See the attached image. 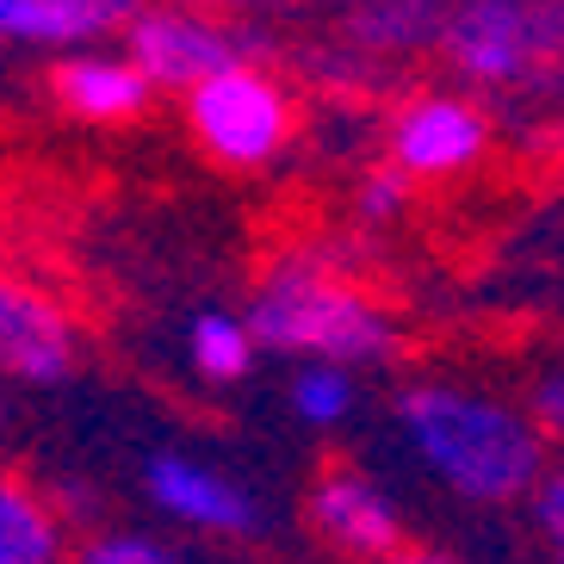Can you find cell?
I'll use <instances>...</instances> for the list:
<instances>
[{"mask_svg":"<svg viewBox=\"0 0 564 564\" xmlns=\"http://www.w3.org/2000/svg\"><path fill=\"white\" fill-rule=\"evenodd\" d=\"M540 415H546L552 429L564 434V372H558V379H546V384H540Z\"/></svg>","mask_w":564,"mask_h":564,"instance_id":"obj_20","label":"cell"},{"mask_svg":"<svg viewBox=\"0 0 564 564\" xmlns=\"http://www.w3.org/2000/svg\"><path fill=\"white\" fill-rule=\"evenodd\" d=\"M447 19L453 0H348L341 32L360 51H415V44H441Z\"/></svg>","mask_w":564,"mask_h":564,"instance_id":"obj_13","label":"cell"},{"mask_svg":"<svg viewBox=\"0 0 564 564\" xmlns=\"http://www.w3.org/2000/svg\"><path fill=\"white\" fill-rule=\"evenodd\" d=\"M354 398H360V391H354L348 366L311 360V366H299V372H292V415H299L304 429H335V422H348Z\"/></svg>","mask_w":564,"mask_h":564,"instance_id":"obj_15","label":"cell"},{"mask_svg":"<svg viewBox=\"0 0 564 564\" xmlns=\"http://www.w3.org/2000/svg\"><path fill=\"white\" fill-rule=\"evenodd\" d=\"M51 94L63 100V112H75L82 124H131L150 106L155 87L143 82V68L124 51H75L56 63Z\"/></svg>","mask_w":564,"mask_h":564,"instance_id":"obj_11","label":"cell"},{"mask_svg":"<svg viewBox=\"0 0 564 564\" xmlns=\"http://www.w3.org/2000/svg\"><path fill=\"white\" fill-rule=\"evenodd\" d=\"M143 0H0V44H37V51H100L106 37H124Z\"/></svg>","mask_w":564,"mask_h":564,"instance_id":"obj_10","label":"cell"},{"mask_svg":"<svg viewBox=\"0 0 564 564\" xmlns=\"http://www.w3.org/2000/svg\"><path fill=\"white\" fill-rule=\"evenodd\" d=\"M0 564H68L63 509L13 471H0Z\"/></svg>","mask_w":564,"mask_h":564,"instance_id":"obj_12","label":"cell"},{"mask_svg":"<svg viewBox=\"0 0 564 564\" xmlns=\"http://www.w3.org/2000/svg\"><path fill=\"white\" fill-rule=\"evenodd\" d=\"M273 51L254 25H236V19H217V13H199V7H143L124 32V56L143 68L150 87H193L230 75V68H261V56Z\"/></svg>","mask_w":564,"mask_h":564,"instance_id":"obj_3","label":"cell"},{"mask_svg":"<svg viewBox=\"0 0 564 564\" xmlns=\"http://www.w3.org/2000/svg\"><path fill=\"white\" fill-rule=\"evenodd\" d=\"M391 167L398 174H422V181H441V174H459L484 155L490 143V118L478 112L471 100H453V94H422V100L398 106L391 118Z\"/></svg>","mask_w":564,"mask_h":564,"instance_id":"obj_7","label":"cell"},{"mask_svg":"<svg viewBox=\"0 0 564 564\" xmlns=\"http://www.w3.org/2000/svg\"><path fill=\"white\" fill-rule=\"evenodd\" d=\"M311 528L348 558H398L403 514L366 471H323L311 490Z\"/></svg>","mask_w":564,"mask_h":564,"instance_id":"obj_9","label":"cell"},{"mask_svg":"<svg viewBox=\"0 0 564 564\" xmlns=\"http://www.w3.org/2000/svg\"><path fill=\"white\" fill-rule=\"evenodd\" d=\"M398 429L441 484L471 502H509L546 484V447L521 410L459 384H410L398 398Z\"/></svg>","mask_w":564,"mask_h":564,"instance_id":"obj_1","label":"cell"},{"mask_svg":"<svg viewBox=\"0 0 564 564\" xmlns=\"http://www.w3.org/2000/svg\"><path fill=\"white\" fill-rule=\"evenodd\" d=\"M186 124L230 167H267L292 143V94L267 68H230L186 94Z\"/></svg>","mask_w":564,"mask_h":564,"instance_id":"obj_4","label":"cell"},{"mask_svg":"<svg viewBox=\"0 0 564 564\" xmlns=\"http://www.w3.org/2000/svg\"><path fill=\"white\" fill-rule=\"evenodd\" d=\"M441 51L453 56L465 82L484 87L533 82L540 75V0H453Z\"/></svg>","mask_w":564,"mask_h":564,"instance_id":"obj_5","label":"cell"},{"mask_svg":"<svg viewBox=\"0 0 564 564\" xmlns=\"http://www.w3.org/2000/svg\"><path fill=\"white\" fill-rule=\"evenodd\" d=\"M249 335L267 354H292V360H323V366H379L398 354V329L360 285L316 261V254H292V261L267 267L261 292L249 311Z\"/></svg>","mask_w":564,"mask_h":564,"instance_id":"obj_2","label":"cell"},{"mask_svg":"<svg viewBox=\"0 0 564 564\" xmlns=\"http://www.w3.org/2000/svg\"><path fill=\"white\" fill-rule=\"evenodd\" d=\"M391 564H453V558H441V552H398Z\"/></svg>","mask_w":564,"mask_h":564,"instance_id":"obj_21","label":"cell"},{"mask_svg":"<svg viewBox=\"0 0 564 564\" xmlns=\"http://www.w3.org/2000/svg\"><path fill=\"white\" fill-rule=\"evenodd\" d=\"M540 521H546L552 546H558V564H564V471L540 484Z\"/></svg>","mask_w":564,"mask_h":564,"instance_id":"obj_19","label":"cell"},{"mask_svg":"<svg viewBox=\"0 0 564 564\" xmlns=\"http://www.w3.org/2000/svg\"><path fill=\"white\" fill-rule=\"evenodd\" d=\"M403 205H410V174H398V167H372L354 186V217L360 224H391V217H403Z\"/></svg>","mask_w":564,"mask_h":564,"instance_id":"obj_17","label":"cell"},{"mask_svg":"<svg viewBox=\"0 0 564 564\" xmlns=\"http://www.w3.org/2000/svg\"><path fill=\"white\" fill-rule=\"evenodd\" d=\"M167 7H199V13H299L316 0H167Z\"/></svg>","mask_w":564,"mask_h":564,"instance_id":"obj_18","label":"cell"},{"mask_svg":"<svg viewBox=\"0 0 564 564\" xmlns=\"http://www.w3.org/2000/svg\"><path fill=\"white\" fill-rule=\"evenodd\" d=\"M186 360L205 384H236L254 366V335L230 311H199L186 323Z\"/></svg>","mask_w":564,"mask_h":564,"instance_id":"obj_14","label":"cell"},{"mask_svg":"<svg viewBox=\"0 0 564 564\" xmlns=\"http://www.w3.org/2000/svg\"><path fill=\"white\" fill-rule=\"evenodd\" d=\"M68 564H181L174 552L162 546V540H150V533H87L82 546L68 552Z\"/></svg>","mask_w":564,"mask_h":564,"instance_id":"obj_16","label":"cell"},{"mask_svg":"<svg viewBox=\"0 0 564 564\" xmlns=\"http://www.w3.org/2000/svg\"><path fill=\"white\" fill-rule=\"evenodd\" d=\"M82 360L75 316L44 285L0 273V379L7 384H56Z\"/></svg>","mask_w":564,"mask_h":564,"instance_id":"obj_6","label":"cell"},{"mask_svg":"<svg viewBox=\"0 0 564 564\" xmlns=\"http://www.w3.org/2000/svg\"><path fill=\"white\" fill-rule=\"evenodd\" d=\"M0 429H7V379H0Z\"/></svg>","mask_w":564,"mask_h":564,"instance_id":"obj_22","label":"cell"},{"mask_svg":"<svg viewBox=\"0 0 564 564\" xmlns=\"http://www.w3.org/2000/svg\"><path fill=\"white\" fill-rule=\"evenodd\" d=\"M143 497L167 514V521H181V528H199V533H242L261 528V509L242 484H230L217 465L193 459V453H150L143 459Z\"/></svg>","mask_w":564,"mask_h":564,"instance_id":"obj_8","label":"cell"}]
</instances>
